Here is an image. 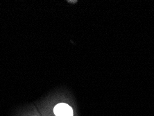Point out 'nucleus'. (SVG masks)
I'll list each match as a JSON object with an SVG mask.
<instances>
[{
  "mask_svg": "<svg viewBox=\"0 0 154 116\" xmlns=\"http://www.w3.org/2000/svg\"><path fill=\"white\" fill-rule=\"evenodd\" d=\"M56 116H73V110L71 106L65 103L58 104L54 109Z\"/></svg>",
  "mask_w": 154,
  "mask_h": 116,
  "instance_id": "1",
  "label": "nucleus"
}]
</instances>
